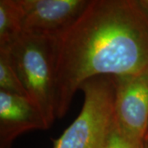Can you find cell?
<instances>
[{"mask_svg": "<svg viewBox=\"0 0 148 148\" xmlns=\"http://www.w3.org/2000/svg\"><path fill=\"white\" fill-rule=\"evenodd\" d=\"M56 40V118L86 81L148 69V9L141 1L92 0Z\"/></svg>", "mask_w": 148, "mask_h": 148, "instance_id": "6da1fadb", "label": "cell"}, {"mask_svg": "<svg viewBox=\"0 0 148 148\" xmlns=\"http://www.w3.org/2000/svg\"><path fill=\"white\" fill-rule=\"evenodd\" d=\"M4 52L21 80L28 97L51 127L56 119L55 37L22 33Z\"/></svg>", "mask_w": 148, "mask_h": 148, "instance_id": "7a4b0ae2", "label": "cell"}, {"mask_svg": "<svg viewBox=\"0 0 148 148\" xmlns=\"http://www.w3.org/2000/svg\"><path fill=\"white\" fill-rule=\"evenodd\" d=\"M80 89L84 92L82 109L73 123L55 140L54 148H101L114 119V77H92Z\"/></svg>", "mask_w": 148, "mask_h": 148, "instance_id": "3957f363", "label": "cell"}, {"mask_svg": "<svg viewBox=\"0 0 148 148\" xmlns=\"http://www.w3.org/2000/svg\"><path fill=\"white\" fill-rule=\"evenodd\" d=\"M114 78L115 120L129 136L145 140L148 129V69Z\"/></svg>", "mask_w": 148, "mask_h": 148, "instance_id": "277c9868", "label": "cell"}, {"mask_svg": "<svg viewBox=\"0 0 148 148\" xmlns=\"http://www.w3.org/2000/svg\"><path fill=\"white\" fill-rule=\"evenodd\" d=\"M23 33L58 37L83 13L90 0H20Z\"/></svg>", "mask_w": 148, "mask_h": 148, "instance_id": "5b68a950", "label": "cell"}, {"mask_svg": "<svg viewBox=\"0 0 148 148\" xmlns=\"http://www.w3.org/2000/svg\"><path fill=\"white\" fill-rule=\"evenodd\" d=\"M49 128L42 112L28 98L0 90V148L27 131Z\"/></svg>", "mask_w": 148, "mask_h": 148, "instance_id": "8992f818", "label": "cell"}, {"mask_svg": "<svg viewBox=\"0 0 148 148\" xmlns=\"http://www.w3.org/2000/svg\"><path fill=\"white\" fill-rule=\"evenodd\" d=\"M22 33L20 0H0V51L7 50Z\"/></svg>", "mask_w": 148, "mask_h": 148, "instance_id": "52a82bcc", "label": "cell"}, {"mask_svg": "<svg viewBox=\"0 0 148 148\" xmlns=\"http://www.w3.org/2000/svg\"><path fill=\"white\" fill-rule=\"evenodd\" d=\"M0 90L29 99L21 80L11 64L8 54L4 52H0Z\"/></svg>", "mask_w": 148, "mask_h": 148, "instance_id": "ba28073f", "label": "cell"}, {"mask_svg": "<svg viewBox=\"0 0 148 148\" xmlns=\"http://www.w3.org/2000/svg\"><path fill=\"white\" fill-rule=\"evenodd\" d=\"M101 148H145L144 140L137 139L124 132L114 119Z\"/></svg>", "mask_w": 148, "mask_h": 148, "instance_id": "9c48e42d", "label": "cell"}, {"mask_svg": "<svg viewBox=\"0 0 148 148\" xmlns=\"http://www.w3.org/2000/svg\"><path fill=\"white\" fill-rule=\"evenodd\" d=\"M142 2V3H143V5L145 6L148 9V0H145V1H141Z\"/></svg>", "mask_w": 148, "mask_h": 148, "instance_id": "30bf717a", "label": "cell"}, {"mask_svg": "<svg viewBox=\"0 0 148 148\" xmlns=\"http://www.w3.org/2000/svg\"><path fill=\"white\" fill-rule=\"evenodd\" d=\"M145 140H146V141H148V129H147V134H146V138H145Z\"/></svg>", "mask_w": 148, "mask_h": 148, "instance_id": "8fae6325", "label": "cell"}]
</instances>
